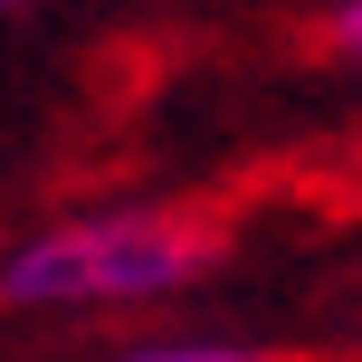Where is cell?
<instances>
[{"label": "cell", "mask_w": 362, "mask_h": 362, "mask_svg": "<svg viewBox=\"0 0 362 362\" xmlns=\"http://www.w3.org/2000/svg\"><path fill=\"white\" fill-rule=\"evenodd\" d=\"M210 257V229L181 210H86L57 219V229L19 238L0 257V305H144V296H172L200 276Z\"/></svg>", "instance_id": "6da1fadb"}, {"label": "cell", "mask_w": 362, "mask_h": 362, "mask_svg": "<svg viewBox=\"0 0 362 362\" xmlns=\"http://www.w3.org/2000/svg\"><path fill=\"white\" fill-rule=\"evenodd\" d=\"M124 362H267V353H238V344H163V353H124Z\"/></svg>", "instance_id": "7a4b0ae2"}, {"label": "cell", "mask_w": 362, "mask_h": 362, "mask_svg": "<svg viewBox=\"0 0 362 362\" xmlns=\"http://www.w3.org/2000/svg\"><path fill=\"white\" fill-rule=\"evenodd\" d=\"M325 38H334V57H353V67H362V0H334Z\"/></svg>", "instance_id": "3957f363"}, {"label": "cell", "mask_w": 362, "mask_h": 362, "mask_svg": "<svg viewBox=\"0 0 362 362\" xmlns=\"http://www.w3.org/2000/svg\"><path fill=\"white\" fill-rule=\"evenodd\" d=\"M0 10H10V0H0Z\"/></svg>", "instance_id": "277c9868"}]
</instances>
